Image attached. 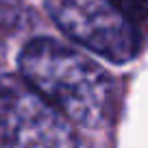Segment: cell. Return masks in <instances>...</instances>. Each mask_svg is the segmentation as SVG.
I'll return each instance as SVG.
<instances>
[{
  "mask_svg": "<svg viewBox=\"0 0 148 148\" xmlns=\"http://www.w3.org/2000/svg\"><path fill=\"white\" fill-rule=\"evenodd\" d=\"M109 2L137 28L144 26V22H146V0H109Z\"/></svg>",
  "mask_w": 148,
  "mask_h": 148,
  "instance_id": "cell-4",
  "label": "cell"
},
{
  "mask_svg": "<svg viewBox=\"0 0 148 148\" xmlns=\"http://www.w3.org/2000/svg\"><path fill=\"white\" fill-rule=\"evenodd\" d=\"M52 22L76 44L111 63H129L142 50V33L109 0H46Z\"/></svg>",
  "mask_w": 148,
  "mask_h": 148,
  "instance_id": "cell-3",
  "label": "cell"
},
{
  "mask_svg": "<svg viewBox=\"0 0 148 148\" xmlns=\"http://www.w3.org/2000/svg\"><path fill=\"white\" fill-rule=\"evenodd\" d=\"M0 148H85L74 124L20 74H0Z\"/></svg>",
  "mask_w": 148,
  "mask_h": 148,
  "instance_id": "cell-2",
  "label": "cell"
},
{
  "mask_svg": "<svg viewBox=\"0 0 148 148\" xmlns=\"http://www.w3.org/2000/svg\"><path fill=\"white\" fill-rule=\"evenodd\" d=\"M20 76L72 124L102 126L113 105V79L102 65L52 37H35L18 57Z\"/></svg>",
  "mask_w": 148,
  "mask_h": 148,
  "instance_id": "cell-1",
  "label": "cell"
}]
</instances>
